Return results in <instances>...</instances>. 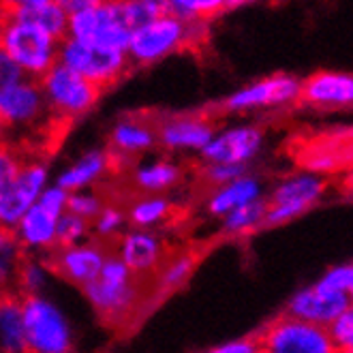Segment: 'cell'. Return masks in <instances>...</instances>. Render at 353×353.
<instances>
[{
  "label": "cell",
  "instance_id": "6da1fadb",
  "mask_svg": "<svg viewBox=\"0 0 353 353\" xmlns=\"http://www.w3.org/2000/svg\"><path fill=\"white\" fill-rule=\"evenodd\" d=\"M208 22H191L170 11L143 19L131 30L127 41V56L131 67H152L170 56L193 50L205 43Z\"/></svg>",
  "mask_w": 353,
  "mask_h": 353
},
{
  "label": "cell",
  "instance_id": "7a4b0ae2",
  "mask_svg": "<svg viewBox=\"0 0 353 353\" xmlns=\"http://www.w3.org/2000/svg\"><path fill=\"white\" fill-rule=\"evenodd\" d=\"M152 13L139 0H101V3L69 13L67 37L97 46L127 50L131 30Z\"/></svg>",
  "mask_w": 353,
  "mask_h": 353
},
{
  "label": "cell",
  "instance_id": "3957f363",
  "mask_svg": "<svg viewBox=\"0 0 353 353\" xmlns=\"http://www.w3.org/2000/svg\"><path fill=\"white\" fill-rule=\"evenodd\" d=\"M139 281L141 279L135 276L112 251L103 268L99 270V274L81 287V294H84L86 302L103 321L112 325H122L139 308Z\"/></svg>",
  "mask_w": 353,
  "mask_h": 353
},
{
  "label": "cell",
  "instance_id": "277c9868",
  "mask_svg": "<svg viewBox=\"0 0 353 353\" xmlns=\"http://www.w3.org/2000/svg\"><path fill=\"white\" fill-rule=\"evenodd\" d=\"M60 41L22 15H3L0 19V46L22 75L43 77L58 62Z\"/></svg>",
  "mask_w": 353,
  "mask_h": 353
},
{
  "label": "cell",
  "instance_id": "5b68a950",
  "mask_svg": "<svg viewBox=\"0 0 353 353\" xmlns=\"http://www.w3.org/2000/svg\"><path fill=\"white\" fill-rule=\"evenodd\" d=\"M0 116L7 124L9 137H32L56 124L50 116L41 81L19 75L0 88Z\"/></svg>",
  "mask_w": 353,
  "mask_h": 353
},
{
  "label": "cell",
  "instance_id": "8992f818",
  "mask_svg": "<svg viewBox=\"0 0 353 353\" xmlns=\"http://www.w3.org/2000/svg\"><path fill=\"white\" fill-rule=\"evenodd\" d=\"M69 191L50 182L39 199L13 227V234L26 255H50L58 246V221L67 210Z\"/></svg>",
  "mask_w": 353,
  "mask_h": 353
},
{
  "label": "cell",
  "instance_id": "52a82bcc",
  "mask_svg": "<svg viewBox=\"0 0 353 353\" xmlns=\"http://www.w3.org/2000/svg\"><path fill=\"white\" fill-rule=\"evenodd\" d=\"M43 88L50 116L56 124H71L90 114L101 99V88L73 69L56 65L39 79Z\"/></svg>",
  "mask_w": 353,
  "mask_h": 353
},
{
  "label": "cell",
  "instance_id": "ba28073f",
  "mask_svg": "<svg viewBox=\"0 0 353 353\" xmlns=\"http://www.w3.org/2000/svg\"><path fill=\"white\" fill-rule=\"evenodd\" d=\"M26 345L32 353H69L75 347V330L69 317L46 294L22 296Z\"/></svg>",
  "mask_w": 353,
  "mask_h": 353
},
{
  "label": "cell",
  "instance_id": "9c48e42d",
  "mask_svg": "<svg viewBox=\"0 0 353 353\" xmlns=\"http://www.w3.org/2000/svg\"><path fill=\"white\" fill-rule=\"evenodd\" d=\"M58 62L90 79L101 90L112 88L131 71L127 50L97 46L73 37H65L60 41Z\"/></svg>",
  "mask_w": 353,
  "mask_h": 353
},
{
  "label": "cell",
  "instance_id": "30bf717a",
  "mask_svg": "<svg viewBox=\"0 0 353 353\" xmlns=\"http://www.w3.org/2000/svg\"><path fill=\"white\" fill-rule=\"evenodd\" d=\"M259 351L265 353H334L339 351L323 323L281 315L270 321L259 334Z\"/></svg>",
  "mask_w": 353,
  "mask_h": 353
},
{
  "label": "cell",
  "instance_id": "8fae6325",
  "mask_svg": "<svg viewBox=\"0 0 353 353\" xmlns=\"http://www.w3.org/2000/svg\"><path fill=\"white\" fill-rule=\"evenodd\" d=\"M50 163L41 157H26L22 168L0 193V227L13 230L24 212L50 184Z\"/></svg>",
  "mask_w": 353,
  "mask_h": 353
},
{
  "label": "cell",
  "instance_id": "7c38bea8",
  "mask_svg": "<svg viewBox=\"0 0 353 353\" xmlns=\"http://www.w3.org/2000/svg\"><path fill=\"white\" fill-rule=\"evenodd\" d=\"M216 124L205 114L165 116L157 122V146L174 157L199 154L212 139Z\"/></svg>",
  "mask_w": 353,
  "mask_h": 353
},
{
  "label": "cell",
  "instance_id": "4fadbf2b",
  "mask_svg": "<svg viewBox=\"0 0 353 353\" xmlns=\"http://www.w3.org/2000/svg\"><path fill=\"white\" fill-rule=\"evenodd\" d=\"M110 253H112V246L108 242L88 238L77 244L56 246L48 255V259L58 279L81 289L99 274V270L103 268Z\"/></svg>",
  "mask_w": 353,
  "mask_h": 353
},
{
  "label": "cell",
  "instance_id": "5bb4252c",
  "mask_svg": "<svg viewBox=\"0 0 353 353\" xmlns=\"http://www.w3.org/2000/svg\"><path fill=\"white\" fill-rule=\"evenodd\" d=\"M298 90H300V79L285 75V73H274L236 90L234 94L227 97L219 108L221 112H227V114H244V112H255L263 108H276V105H285V103L296 101Z\"/></svg>",
  "mask_w": 353,
  "mask_h": 353
},
{
  "label": "cell",
  "instance_id": "9a60e30c",
  "mask_svg": "<svg viewBox=\"0 0 353 353\" xmlns=\"http://www.w3.org/2000/svg\"><path fill=\"white\" fill-rule=\"evenodd\" d=\"M114 255L122 259L131 272L139 279L152 276L163 259L168 257V244L159 230L146 227H127L114 242Z\"/></svg>",
  "mask_w": 353,
  "mask_h": 353
},
{
  "label": "cell",
  "instance_id": "2e32d148",
  "mask_svg": "<svg viewBox=\"0 0 353 353\" xmlns=\"http://www.w3.org/2000/svg\"><path fill=\"white\" fill-rule=\"evenodd\" d=\"M327 182L317 176H298L283 182L279 189L265 199V219L263 227H276L292 221L306 212L321 193L325 191Z\"/></svg>",
  "mask_w": 353,
  "mask_h": 353
},
{
  "label": "cell",
  "instance_id": "e0dca14e",
  "mask_svg": "<svg viewBox=\"0 0 353 353\" xmlns=\"http://www.w3.org/2000/svg\"><path fill=\"white\" fill-rule=\"evenodd\" d=\"M263 143V131L255 124H240V127L216 129L212 139L199 152L205 163H227V165H246L257 157Z\"/></svg>",
  "mask_w": 353,
  "mask_h": 353
},
{
  "label": "cell",
  "instance_id": "ac0fdd59",
  "mask_svg": "<svg viewBox=\"0 0 353 353\" xmlns=\"http://www.w3.org/2000/svg\"><path fill=\"white\" fill-rule=\"evenodd\" d=\"M110 152L118 168L120 163L131 165L135 159L146 157L157 148V122L141 116H124L114 122L110 131Z\"/></svg>",
  "mask_w": 353,
  "mask_h": 353
},
{
  "label": "cell",
  "instance_id": "d6986e66",
  "mask_svg": "<svg viewBox=\"0 0 353 353\" xmlns=\"http://www.w3.org/2000/svg\"><path fill=\"white\" fill-rule=\"evenodd\" d=\"M300 105L353 108V73L317 71L300 81L296 97Z\"/></svg>",
  "mask_w": 353,
  "mask_h": 353
},
{
  "label": "cell",
  "instance_id": "ffe728a7",
  "mask_svg": "<svg viewBox=\"0 0 353 353\" xmlns=\"http://www.w3.org/2000/svg\"><path fill=\"white\" fill-rule=\"evenodd\" d=\"M349 306H351L349 292H341V289H332V287H325L323 283H317L289 300L285 313L300 317V319L330 325L341 313H345Z\"/></svg>",
  "mask_w": 353,
  "mask_h": 353
},
{
  "label": "cell",
  "instance_id": "44dd1931",
  "mask_svg": "<svg viewBox=\"0 0 353 353\" xmlns=\"http://www.w3.org/2000/svg\"><path fill=\"white\" fill-rule=\"evenodd\" d=\"M118 170V163L110 148H90L79 154L65 170H60L56 182L67 191L79 189H97L101 182H105Z\"/></svg>",
  "mask_w": 353,
  "mask_h": 353
},
{
  "label": "cell",
  "instance_id": "7402d4cb",
  "mask_svg": "<svg viewBox=\"0 0 353 353\" xmlns=\"http://www.w3.org/2000/svg\"><path fill=\"white\" fill-rule=\"evenodd\" d=\"M182 178L184 168L174 157H141L129 165V180L137 193H168L176 189Z\"/></svg>",
  "mask_w": 353,
  "mask_h": 353
},
{
  "label": "cell",
  "instance_id": "603a6c76",
  "mask_svg": "<svg viewBox=\"0 0 353 353\" xmlns=\"http://www.w3.org/2000/svg\"><path fill=\"white\" fill-rule=\"evenodd\" d=\"M261 197V184L257 178L253 176H238L230 182H225L221 186H214L208 193V199H205V210L210 216H216V219H223L227 212L236 210L238 205L242 203H248L253 199H259Z\"/></svg>",
  "mask_w": 353,
  "mask_h": 353
},
{
  "label": "cell",
  "instance_id": "cb8c5ba5",
  "mask_svg": "<svg viewBox=\"0 0 353 353\" xmlns=\"http://www.w3.org/2000/svg\"><path fill=\"white\" fill-rule=\"evenodd\" d=\"M0 351L3 353L28 351L22 296L17 292L0 296Z\"/></svg>",
  "mask_w": 353,
  "mask_h": 353
},
{
  "label": "cell",
  "instance_id": "d4e9b609",
  "mask_svg": "<svg viewBox=\"0 0 353 353\" xmlns=\"http://www.w3.org/2000/svg\"><path fill=\"white\" fill-rule=\"evenodd\" d=\"M124 208H127L129 225L146 227V230H159L174 214V203L163 193H139Z\"/></svg>",
  "mask_w": 353,
  "mask_h": 353
},
{
  "label": "cell",
  "instance_id": "484cf974",
  "mask_svg": "<svg viewBox=\"0 0 353 353\" xmlns=\"http://www.w3.org/2000/svg\"><path fill=\"white\" fill-rule=\"evenodd\" d=\"M197 255L191 251H180L174 255H168L154 272L157 276V292L159 294H172L176 289L184 287L195 272Z\"/></svg>",
  "mask_w": 353,
  "mask_h": 353
},
{
  "label": "cell",
  "instance_id": "4316f807",
  "mask_svg": "<svg viewBox=\"0 0 353 353\" xmlns=\"http://www.w3.org/2000/svg\"><path fill=\"white\" fill-rule=\"evenodd\" d=\"M52 276H56V274H54L52 263L46 255H26L22 259V265H19L15 292L19 296L46 294Z\"/></svg>",
  "mask_w": 353,
  "mask_h": 353
},
{
  "label": "cell",
  "instance_id": "83f0119b",
  "mask_svg": "<svg viewBox=\"0 0 353 353\" xmlns=\"http://www.w3.org/2000/svg\"><path fill=\"white\" fill-rule=\"evenodd\" d=\"M24 257L26 253H24V248L19 246L13 230L0 227V296L15 292L17 272Z\"/></svg>",
  "mask_w": 353,
  "mask_h": 353
},
{
  "label": "cell",
  "instance_id": "f1b7e54d",
  "mask_svg": "<svg viewBox=\"0 0 353 353\" xmlns=\"http://www.w3.org/2000/svg\"><path fill=\"white\" fill-rule=\"evenodd\" d=\"M265 199H253L248 203L238 205L236 210L227 212L223 216V234L227 236H246L259 227H263V219H265Z\"/></svg>",
  "mask_w": 353,
  "mask_h": 353
},
{
  "label": "cell",
  "instance_id": "f546056e",
  "mask_svg": "<svg viewBox=\"0 0 353 353\" xmlns=\"http://www.w3.org/2000/svg\"><path fill=\"white\" fill-rule=\"evenodd\" d=\"M90 227H92V236L97 240L114 244L116 238L129 227L127 208L116 201H105V205L101 208L99 214L90 221Z\"/></svg>",
  "mask_w": 353,
  "mask_h": 353
},
{
  "label": "cell",
  "instance_id": "4dcf8cb0",
  "mask_svg": "<svg viewBox=\"0 0 353 353\" xmlns=\"http://www.w3.org/2000/svg\"><path fill=\"white\" fill-rule=\"evenodd\" d=\"M168 11L191 22H208L227 11V0H168Z\"/></svg>",
  "mask_w": 353,
  "mask_h": 353
},
{
  "label": "cell",
  "instance_id": "1f68e13d",
  "mask_svg": "<svg viewBox=\"0 0 353 353\" xmlns=\"http://www.w3.org/2000/svg\"><path fill=\"white\" fill-rule=\"evenodd\" d=\"M22 17L30 19L32 24H37L39 28H43L46 32H50L56 39H65L67 37V24H69V13L62 9L54 0H48V3L39 5L26 13H19Z\"/></svg>",
  "mask_w": 353,
  "mask_h": 353
},
{
  "label": "cell",
  "instance_id": "d6a6232c",
  "mask_svg": "<svg viewBox=\"0 0 353 353\" xmlns=\"http://www.w3.org/2000/svg\"><path fill=\"white\" fill-rule=\"evenodd\" d=\"M92 238V227L90 221L84 216H77L69 210L62 212L58 221V246H67V244H77Z\"/></svg>",
  "mask_w": 353,
  "mask_h": 353
},
{
  "label": "cell",
  "instance_id": "836d02e7",
  "mask_svg": "<svg viewBox=\"0 0 353 353\" xmlns=\"http://www.w3.org/2000/svg\"><path fill=\"white\" fill-rule=\"evenodd\" d=\"M105 197H103L97 189H79V191H69V201H67V210L84 216L86 221H92L103 205H105Z\"/></svg>",
  "mask_w": 353,
  "mask_h": 353
},
{
  "label": "cell",
  "instance_id": "e575fe53",
  "mask_svg": "<svg viewBox=\"0 0 353 353\" xmlns=\"http://www.w3.org/2000/svg\"><path fill=\"white\" fill-rule=\"evenodd\" d=\"M24 159H26V152L19 148V143L11 139L0 141V193H3V189L17 174V170L22 168Z\"/></svg>",
  "mask_w": 353,
  "mask_h": 353
},
{
  "label": "cell",
  "instance_id": "d590c367",
  "mask_svg": "<svg viewBox=\"0 0 353 353\" xmlns=\"http://www.w3.org/2000/svg\"><path fill=\"white\" fill-rule=\"evenodd\" d=\"M246 174L244 165H227V163H205L201 161L199 168V180L208 186V189H214L225 182H230L238 176Z\"/></svg>",
  "mask_w": 353,
  "mask_h": 353
},
{
  "label": "cell",
  "instance_id": "8d00e7d4",
  "mask_svg": "<svg viewBox=\"0 0 353 353\" xmlns=\"http://www.w3.org/2000/svg\"><path fill=\"white\" fill-rule=\"evenodd\" d=\"M327 330L339 351H353V306H349L345 313H341L327 325Z\"/></svg>",
  "mask_w": 353,
  "mask_h": 353
},
{
  "label": "cell",
  "instance_id": "74e56055",
  "mask_svg": "<svg viewBox=\"0 0 353 353\" xmlns=\"http://www.w3.org/2000/svg\"><path fill=\"white\" fill-rule=\"evenodd\" d=\"M325 287L332 289H341V292H349L353 287V265H343V268H334L319 281Z\"/></svg>",
  "mask_w": 353,
  "mask_h": 353
},
{
  "label": "cell",
  "instance_id": "f35d334b",
  "mask_svg": "<svg viewBox=\"0 0 353 353\" xmlns=\"http://www.w3.org/2000/svg\"><path fill=\"white\" fill-rule=\"evenodd\" d=\"M212 353H259V341L257 336H242L227 341L212 349Z\"/></svg>",
  "mask_w": 353,
  "mask_h": 353
},
{
  "label": "cell",
  "instance_id": "ab89813d",
  "mask_svg": "<svg viewBox=\"0 0 353 353\" xmlns=\"http://www.w3.org/2000/svg\"><path fill=\"white\" fill-rule=\"evenodd\" d=\"M43 3L48 0H0V15H19Z\"/></svg>",
  "mask_w": 353,
  "mask_h": 353
},
{
  "label": "cell",
  "instance_id": "60d3db41",
  "mask_svg": "<svg viewBox=\"0 0 353 353\" xmlns=\"http://www.w3.org/2000/svg\"><path fill=\"white\" fill-rule=\"evenodd\" d=\"M19 75H22V71L17 69V65L11 60V56L5 52L3 46H0V88L7 86L9 81L17 79Z\"/></svg>",
  "mask_w": 353,
  "mask_h": 353
},
{
  "label": "cell",
  "instance_id": "b9f144b4",
  "mask_svg": "<svg viewBox=\"0 0 353 353\" xmlns=\"http://www.w3.org/2000/svg\"><path fill=\"white\" fill-rule=\"evenodd\" d=\"M330 143H334V146H341V148H351L353 150V127H347V129H332L327 133H321Z\"/></svg>",
  "mask_w": 353,
  "mask_h": 353
},
{
  "label": "cell",
  "instance_id": "7bdbcfd3",
  "mask_svg": "<svg viewBox=\"0 0 353 353\" xmlns=\"http://www.w3.org/2000/svg\"><path fill=\"white\" fill-rule=\"evenodd\" d=\"M54 3H58L67 13H75L79 9H86V7H92V5L101 3V0H54Z\"/></svg>",
  "mask_w": 353,
  "mask_h": 353
},
{
  "label": "cell",
  "instance_id": "ee69618b",
  "mask_svg": "<svg viewBox=\"0 0 353 353\" xmlns=\"http://www.w3.org/2000/svg\"><path fill=\"white\" fill-rule=\"evenodd\" d=\"M139 3L146 7L152 15L168 11V0H139Z\"/></svg>",
  "mask_w": 353,
  "mask_h": 353
},
{
  "label": "cell",
  "instance_id": "f6af8a7d",
  "mask_svg": "<svg viewBox=\"0 0 353 353\" xmlns=\"http://www.w3.org/2000/svg\"><path fill=\"white\" fill-rule=\"evenodd\" d=\"M257 0H227V11L232 9H240V7H246V5H253Z\"/></svg>",
  "mask_w": 353,
  "mask_h": 353
},
{
  "label": "cell",
  "instance_id": "bcb514c9",
  "mask_svg": "<svg viewBox=\"0 0 353 353\" xmlns=\"http://www.w3.org/2000/svg\"><path fill=\"white\" fill-rule=\"evenodd\" d=\"M7 139V124L3 120V116H0V141H5Z\"/></svg>",
  "mask_w": 353,
  "mask_h": 353
},
{
  "label": "cell",
  "instance_id": "7dc6e473",
  "mask_svg": "<svg viewBox=\"0 0 353 353\" xmlns=\"http://www.w3.org/2000/svg\"><path fill=\"white\" fill-rule=\"evenodd\" d=\"M349 298H351V306H353V287L349 289Z\"/></svg>",
  "mask_w": 353,
  "mask_h": 353
}]
</instances>
